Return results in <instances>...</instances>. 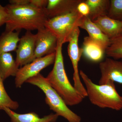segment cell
Listing matches in <instances>:
<instances>
[{"label": "cell", "instance_id": "1", "mask_svg": "<svg viewBox=\"0 0 122 122\" xmlns=\"http://www.w3.org/2000/svg\"><path fill=\"white\" fill-rule=\"evenodd\" d=\"M5 7L8 10V18L5 31L38 30L45 28L48 19L45 9H40L30 5H16L9 4Z\"/></svg>", "mask_w": 122, "mask_h": 122}, {"label": "cell", "instance_id": "2", "mask_svg": "<svg viewBox=\"0 0 122 122\" xmlns=\"http://www.w3.org/2000/svg\"><path fill=\"white\" fill-rule=\"evenodd\" d=\"M62 45L63 44L58 41L53 67L46 78L67 106H75L81 102L84 98L70 83L66 73Z\"/></svg>", "mask_w": 122, "mask_h": 122}, {"label": "cell", "instance_id": "3", "mask_svg": "<svg viewBox=\"0 0 122 122\" xmlns=\"http://www.w3.org/2000/svg\"><path fill=\"white\" fill-rule=\"evenodd\" d=\"M79 74L85 84L87 97L92 104L100 108L122 110V96L116 90L114 82L110 81L104 85H97L83 71H80Z\"/></svg>", "mask_w": 122, "mask_h": 122}, {"label": "cell", "instance_id": "4", "mask_svg": "<svg viewBox=\"0 0 122 122\" xmlns=\"http://www.w3.org/2000/svg\"><path fill=\"white\" fill-rule=\"evenodd\" d=\"M39 87L45 95V102L58 116L65 118L69 122H81L80 116L72 111L61 97L59 94L48 82L46 78L41 73L31 78L26 81Z\"/></svg>", "mask_w": 122, "mask_h": 122}, {"label": "cell", "instance_id": "5", "mask_svg": "<svg viewBox=\"0 0 122 122\" xmlns=\"http://www.w3.org/2000/svg\"><path fill=\"white\" fill-rule=\"evenodd\" d=\"M83 16L77 10L72 12L48 19L45 27L57 38L58 42L62 44L68 42L79 24Z\"/></svg>", "mask_w": 122, "mask_h": 122}, {"label": "cell", "instance_id": "6", "mask_svg": "<svg viewBox=\"0 0 122 122\" xmlns=\"http://www.w3.org/2000/svg\"><path fill=\"white\" fill-rule=\"evenodd\" d=\"M80 32L79 28H78L72 34L68 42V52L73 69L74 86L84 98L87 97V94L86 88L81 81L78 69L79 62L83 53L82 48H79L78 46Z\"/></svg>", "mask_w": 122, "mask_h": 122}, {"label": "cell", "instance_id": "7", "mask_svg": "<svg viewBox=\"0 0 122 122\" xmlns=\"http://www.w3.org/2000/svg\"><path fill=\"white\" fill-rule=\"evenodd\" d=\"M55 56L56 53L36 58L32 62L19 68L15 76L16 87H21L27 80L36 76L42 70L54 64Z\"/></svg>", "mask_w": 122, "mask_h": 122}, {"label": "cell", "instance_id": "8", "mask_svg": "<svg viewBox=\"0 0 122 122\" xmlns=\"http://www.w3.org/2000/svg\"><path fill=\"white\" fill-rule=\"evenodd\" d=\"M36 34L27 31L20 38L16 50V62L18 66H22L32 62L34 59Z\"/></svg>", "mask_w": 122, "mask_h": 122}, {"label": "cell", "instance_id": "9", "mask_svg": "<svg viewBox=\"0 0 122 122\" xmlns=\"http://www.w3.org/2000/svg\"><path fill=\"white\" fill-rule=\"evenodd\" d=\"M37 31L34 59L56 53L58 41L56 36L45 27Z\"/></svg>", "mask_w": 122, "mask_h": 122}, {"label": "cell", "instance_id": "10", "mask_svg": "<svg viewBox=\"0 0 122 122\" xmlns=\"http://www.w3.org/2000/svg\"><path fill=\"white\" fill-rule=\"evenodd\" d=\"M101 77L99 85L106 84L109 81L122 85V61L107 58L99 65Z\"/></svg>", "mask_w": 122, "mask_h": 122}, {"label": "cell", "instance_id": "11", "mask_svg": "<svg viewBox=\"0 0 122 122\" xmlns=\"http://www.w3.org/2000/svg\"><path fill=\"white\" fill-rule=\"evenodd\" d=\"M82 0H48L45 9L48 19L70 13L77 10Z\"/></svg>", "mask_w": 122, "mask_h": 122}, {"label": "cell", "instance_id": "12", "mask_svg": "<svg viewBox=\"0 0 122 122\" xmlns=\"http://www.w3.org/2000/svg\"><path fill=\"white\" fill-rule=\"evenodd\" d=\"M93 21L110 39L122 35V21L105 15L98 17Z\"/></svg>", "mask_w": 122, "mask_h": 122}, {"label": "cell", "instance_id": "13", "mask_svg": "<svg viewBox=\"0 0 122 122\" xmlns=\"http://www.w3.org/2000/svg\"><path fill=\"white\" fill-rule=\"evenodd\" d=\"M79 27L86 30L89 36L101 45L106 50L110 44V39L88 16L82 17Z\"/></svg>", "mask_w": 122, "mask_h": 122}, {"label": "cell", "instance_id": "14", "mask_svg": "<svg viewBox=\"0 0 122 122\" xmlns=\"http://www.w3.org/2000/svg\"><path fill=\"white\" fill-rule=\"evenodd\" d=\"M3 110L10 118L11 122H56L59 116L56 114L52 113L41 118L35 112L18 114L6 107Z\"/></svg>", "mask_w": 122, "mask_h": 122}, {"label": "cell", "instance_id": "15", "mask_svg": "<svg viewBox=\"0 0 122 122\" xmlns=\"http://www.w3.org/2000/svg\"><path fill=\"white\" fill-rule=\"evenodd\" d=\"M82 49V54L94 62L102 61L106 53V50L89 36L84 38Z\"/></svg>", "mask_w": 122, "mask_h": 122}, {"label": "cell", "instance_id": "16", "mask_svg": "<svg viewBox=\"0 0 122 122\" xmlns=\"http://www.w3.org/2000/svg\"><path fill=\"white\" fill-rule=\"evenodd\" d=\"M19 66L10 53L0 55V75L3 81L10 76H15Z\"/></svg>", "mask_w": 122, "mask_h": 122}, {"label": "cell", "instance_id": "17", "mask_svg": "<svg viewBox=\"0 0 122 122\" xmlns=\"http://www.w3.org/2000/svg\"><path fill=\"white\" fill-rule=\"evenodd\" d=\"M20 31H5L0 36V55L16 51L20 40Z\"/></svg>", "mask_w": 122, "mask_h": 122}, {"label": "cell", "instance_id": "18", "mask_svg": "<svg viewBox=\"0 0 122 122\" xmlns=\"http://www.w3.org/2000/svg\"><path fill=\"white\" fill-rule=\"evenodd\" d=\"M89 7L88 17L92 21L100 17L107 15L110 8L109 0H85Z\"/></svg>", "mask_w": 122, "mask_h": 122}, {"label": "cell", "instance_id": "19", "mask_svg": "<svg viewBox=\"0 0 122 122\" xmlns=\"http://www.w3.org/2000/svg\"><path fill=\"white\" fill-rule=\"evenodd\" d=\"M107 56L122 61V35L110 39V44L106 50Z\"/></svg>", "mask_w": 122, "mask_h": 122}, {"label": "cell", "instance_id": "20", "mask_svg": "<svg viewBox=\"0 0 122 122\" xmlns=\"http://www.w3.org/2000/svg\"><path fill=\"white\" fill-rule=\"evenodd\" d=\"M3 81L0 75V110H3L5 107L12 110H16L19 107V104L9 96L5 89Z\"/></svg>", "mask_w": 122, "mask_h": 122}, {"label": "cell", "instance_id": "21", "mask_svg": "<svg viewBox=\"0 0 122 122\" xmlns=\"http://www.w3.org/2000/svg\"><path fill=\"white\" fill-rule=\"evenodd\" d=\"M107 16L122 21V0H111Z\"/></svg>", "mask_w": 122, "mask_h": 122}, {"label": "cell", "instance_id": "22", "mask_svg": "<svg viewBox=\"0 0 122 122\" xmlns=\"http://www.w3.org/2000/svg\"><path fill=\"white\" fill-rule=\"evenodd\" d=\"M77 10L83 16H88L89 14V7L84 0H82L78 4L77 7Z\"/></svg>", "mask_w": 122, "mask_h": 122}, {"label": "cell", "instance_id": "23", "mask_svg": "<svg viewBox=\"0 0 122 122\" xmlns=\"http://www.w3.org/2000/svg\"><path fill=\"white\" fill-rule=\"evenodd\" d=\"M48 0H30V5L40 9H45L47 7Z\"/></svg>", "mask_w": 122, "mask_h": 122}, {"label": "cell", "instance_id": "24", "mask_svg": "<svg viewBox=\"0 0 122 122\" xmlns=\"http://www.w3.org/2000/svg\"><path fill=\"white\" fill-rule=\"evenodd\" d=\"M8 12L6 7H3L0 4V26L6 24L8 20Z\"/></svg>", "mask_w": 122, "mask_h": 122}, {"label": "cell", "instance_id": "25", "mask_svg": "<svg viewBox=\"0 0 122 122\" xmlns=\"http://www.w3.org/2000/svg\"><path fill=\"white\" fill-rule=\"evenodd\" d=\"M10 4L16 5H26L30 4V0H10Z\"/></svg>", "mask_w": 122, "mask_h": 122}, {"label": "cell", "instance_id": "26", "mask_svg": "<svg viewBox=\"0 0 122 122\" xmlns=\"http://www.w3.org/2000/svg\"></svg>", "mask_w": 122, "mask_h": 122}]
</instances>
